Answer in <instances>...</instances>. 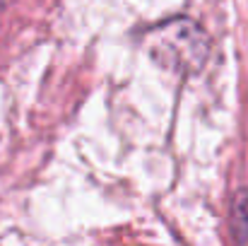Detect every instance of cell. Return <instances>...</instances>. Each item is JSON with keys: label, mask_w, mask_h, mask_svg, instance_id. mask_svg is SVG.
<instances>
[{"label": "cell", "mask_w": 248, "mask_h": 246, "mask_svg": "<svg viewBox=\"0 0 248 246\" xmlns=\"http://www.w3.org/2000/svg\"><path fill=\"white\" fill-rule=\"evenodd\" d=\"M232 232L236 242H248V188H241L232 200Z\"/></svg>", "instance_id": "6da1fadb"}]
</instances>
